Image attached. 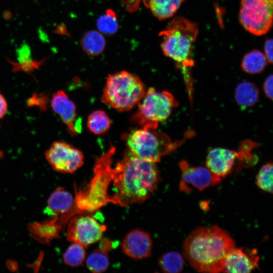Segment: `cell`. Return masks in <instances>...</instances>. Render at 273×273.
<instances>
[{
    "instance_id": "cell-5",
    "label": "cell",
    "mask_w": 273,
    "mask_h": 273,
    "mask_svg": "<svg viewBox=\"0 0 273 273\" xmlns=\"http://www.w3.org/2000/svg\"><path fill=\"white\" fill-rule=\"evenodd\" d=\"M158 126L147 124L131 130L126 137L127 150L140 159L156 163L183 143L172 142L165 133L157 130Z\"/></svg>"
},
{
    "instance_id": "cell-30",
    "label": "cell",
    "mask_w": 273,
    "mask_h": 273,
    "mask_svg": "<svg viewBox=\"0 0 273 273\" xmlns=\"http://www.w3.org/2000/svg\"><path fill=\"white\" fill-rule=\"evenodd\" d=\"M272 75H268L264 80L263 85V91L266 96L269 99H272Z\"/></svg>"
},
{
    "instance_id": "cell-7",
    "label": "cell",
    "mask_w": 273,
    "mask_h": 273,
    "mask_svg": "<svg viewBox=\"0 0 273 273\" xmlns=\"http://www.w3.org/2000/svg\"><path fill=\"white\" fill-rule=\"evenodd\" d=\"M138 104V110L131 120L142 126L146 124L158 125L159 122L170 116L178 103L170 92L150 87Z\"/></svg>"
},
{
    "instance_id": "cell-24",
    "label": "cell",
    "mask_w": 273,
    "mask_h": 273,
    "mask_svg": "<svg viewBox=\"0 0 273 273\" xmlns=\"http://www.w3.org/2000/svg\"><path fill=\"white\" fill-rule=\"evenodd\" d=\"M84 247L73 243L63 254V259L66 265L76 267L82 265L85 257Z\"/></svg>"
},
{
    "instance_id": "cell-27",
    "label": "cell",
    "mask_w": 273,
    "mask_h": 273,
    "mask_svg": "<svg viewBox=\"0 0 273 273\" xmlns=\"http://www.w3.org/2000/svg\"><path fill=\"white\" fill-rule=\"evenodd\" d=\"M43 60L32 61L29 60L23 62L16 63L12 62L14 70H22L25 71H31L33 69H36L43 63Z\"/></svg>"
},
{
    "instance_id": "cell-15",
    "label": "cell",
    "mask_w": 273,
    "mask_h": 273,
    "mask_svg": "<svg viewBox=\"0 0 273 273\" xmlns=\"http://www.w3.org/2000/svg\"><path fill=\"white\" fill-rule=\"evenodd\" d=\"M122 249L128 256L137 259L149 257L152 250V242L149 234L135 229L130 231L124 238Z\"/></svg>"
},
{
    "instance_id": "cell-17",
    "label": "cell",
    "mask_w": 273,
    "mask_h": 273,
    "mask_svg": "<svg viewBox=\"0 0 273 273\" xmlns=\"http://www.w3.org/2000/svg\"><path fill=\"white\" fill-rule=\"evenodd\" d=\"M259 91L252 82L244 81L237 86L235 92V98L237 103L242 108H249L258 101Z\"/></svg>"
},
{
    "instance_id": "cell-14",
    "label": "cell",
    "mask_w": 273,
    "mask_h": 273,
    "mask_svg": "<svg viewBox=\"0 0 273 273\" xmlns=\"http://www.w3.org/2000/svg\"><path fill=\"white\" fill-rule=\"evenodd\" d=\"M259 259L256 249L250 250L235 247L225 259L223 271L232 273L250 272L257 268Z\"/></svg>"
},
{
    "instance_id": "cell-34",
    "label": "cell",
    "mask_w": 273,
    "mask_h": 273,
    "mask_svg": "<svg viewBox=\"0 0 273 273\" xmlns=\"http://www.w3.org/2000/svg\"><path fill=\"white\" fill-rule=\"evenodd\" d=\"M113 244L110 240H105L101 244V249L108 252L112 248Z\"/></svg>"
},
{
    "instance_id": "cell-29",
    "label": "cell",
    "mask_w": 273,
    "mask_h": 273,
    "mask_svg": "<svg viewBox=\"0 0 273 273\" xmlns=\"http://www.w3.org/2000/svg\"><path fill=\"white\" fill-rule=\"evenodd\" d=\"M18 59L19 62H23L30 60L31 52L29 46L23 45L17 50Z\"/></svg>"
},
{
    "instance_id": "cell-20",
    "label": "cell",
    "mask_w": 273,
    "mask_h": 273,
    "mask_svg": "<svg viewBox=\"0 0 273 273\" xmlns=\"http://www.w3.org/2000/svg\"><path fill=\"white\" fill-rule=\"evenodd\" d=\"M268 63L264 54L259 51L253 50L244 56L241 67L245 72L255 74L262 72Z\"/></svg>"
},
{
    "instance_id": "cell-21",
    "label": "cell",
    "mask_w": 273,
    "mask_h": 273,
    "mask_svg": "<svg viewBox=\"0 0 273 273\" xmlns=\"http://www.w3.org/2000/svg\"><path fill=\"white\" fill-rule=\"evenodd\" d=\"M110 126V119L103 110L94 111L87 117V127L95 134L101 135L105 133L109 129Z\"/></svg>"
},
{
    "instance_id": "cell-10",
    "label": "cell",
    "mask_w": 273,
    "mask_h": 273,
    "mask_svg": "<svg viewBox=\"0 0 273 273\" xmlns=\"http://www.w3.org/2000/svg\"><path fill=\"white\" fill-rule=\"evenodd\" d=\"M106 226L100 223L94 217L79 214L73 216L67 229V239L85 248L100 241Z\"/></svg>"
},
{
    "instance_id": "cell-23",
    "label": "cell",
    "mask_w": 273,
    "mask_h": 273,
    "mask_svg": "<svg viewBox=\"0 0 273 273\" xmlns=\"http://www.w3.org/2000/svg\"><path fill=\"white\" fill-rule=\"evenodd\" d=\"M86 263L88 269L94 273L105 271L109 264L107 252L101 249L95 250L88 256Z\"/></svg>"
},
{
    "instance_id": "cell-35",
    "label": "cell",
    "mask_w": 273,
    "mask_h": 273,
    "mask_svg": "<svg viewBox=\"0 0 273 273\" xmlns=\"http://www.w3.org/2000/svg\"><path fill=\"white\" fill-rule=\"evenodd\" d=\"M7 266L10 270L13 271H15L18 268L16 262L12 260L7 261Z\"/></svg>"
},
{
    "instance_id": "cell-19",
    "label": "cell",
    "mask_w": 273,
    "mask_h": 273,
    "mask_svg": "<svg viewBox=\"0 0 273 273\" xmlns=\"http://www.w3.org/2000/svg\"><path fill=\"white\" fill-rule=\"evenodd\" d=\"M83 50L90 56H96L101 54L106 46V40L99 31L91 30L86 32L81 41Z\"/></svg>"
},
{
    "instance_id": "cell-6",
    "label": "cell",
    "mask_w": 273,
    "mask_h": 273,
    "mask_svg": "<svg viewBox=\"0 0 273 273\" xmlns=\"http://www.w3.org/2000/svg\"><path fill=\"white\" fill-rule=\"evenodd\" d=\"M115 148L111 146L96 161L94 176L86 188L76 192L75 212H93L108 203V190L110 181L109 168ZM74 212V213H75Z\"/></svg>"
},
{
    "instance_id": "cell-37",
    "label": "cell",
    "mask_w": 273,
    "mask_h": 273,
    "mask_svg": "<svg viewBox=\"0 0 273 273\" xmlns=\"http://www.w3.org/2000/svg\"><path fill=\"white\" fill-rule=\"evenodd\" d=\"M264 1H267V2H273V0H264Z\"/></svg>"
},
{
    "instance_id": "cell-32",
    "label": "cell",
    "mask_w": 273,
    "mask_h": 273,
    "mask_svg": "<svg viewBox=\"0 0 273 273\" xmlns=\"http://www.w3.org/2000/svg\"><path fill=\"white\" fill-rule=\"evenodd\" d=\"M264 55L268 63L272 62V40L268 39L266 40L264 44Z\"/></svg>"
},
{
    "instance_id": "cell-18",
    "label": "cell",
    "mask_w": 273,
    "mask_h": 273,
    "mask_svg": "<svg viewBox=\"0 0 273 273\" xmlns=\"http://www.w3.org/2000/svg\"><path fill=\"white\" fill-rule=\"evenodd\" d=\"M185 0H149L148 6L159 20L171 17Z\"/></svg>"
},
{
    "instance_id": "cell-33",
    "label": "cell",
    "mask_w": 273,
    "mask_h": 273,
    "mask_svg": "<svg viewBox=\"0 0 273 273\" xmlns=\"http://www.w3.org/2000/svg\"><path fill=\"white\" fill-rule=\"evenodd\" d=\"M8 110L7 101L4 96L0 93V119L4 118Z\"/></svg>"
},
{
    "instance_id": "cell-25",
    "label": "cell",
    "mask_w": 273,
    "mask_h": 273,
    "mask_svg": "<svg viewBox=\"0 0 273 273\" xmlns=\"http://www.w3.org/2000/svg\"><path fill=\"white\" fill-rule=\"evenodd\" d=\"M99 31L106 35L115 33L118 28V23L115 13L112 10H108L101 16L97 21Z\"/></svg>"
},
{
    "instance_id": "cell-31",
    "label": "cell",
    "mask_w": 273,
    "mask_h": 273,
    "mask_svg": "<svg viewBox=\"0 0 273 273\" xmlns=\"http://www.w3.org/2000/svg\"><path fill=\"white\" fill-rule=\"evenodd\" d=\"M149 0H126L125 4L128 11L133 12L137 10L141 2L148 6Z\"/></svg>"
},
{
    "instance_id": "cell-36",
    "label": "cell",
    "mask_w": 273,
    "mask_h": 273,
    "mask_svg": "<svg viewBox=\"0 0 273 273\" xmlns=\"http://www.w3.org/2000/svg\"><path fill=\"white\" fill-rule=\"evenodd\" d=\"M4 156V152L2 151H0V160L2 159Z\"/></svg>"
},
{
    "instance_id": "cell-13",
    "label": "cell",
    "mask_w": 273,
    "mask_h": 273,
    "mask_svg": "<svg viewBox=\"0 0 273 273\" xmlns=\"http://www.w3.org/2000/svg\"><path fill=\"white\" fill-rule=\"evenodd\" d=\"M244 155L239 151L216 147L209 150L206 159V166L215 176L222 180L232 170L237 159L243 161Z\"/></svg>"
},
{
    "instance_id": "cell-16",
    "label": "cell",
    "mask_w": 273,
    "mask_h": 273,
    "mask_svg": "<svg viewBox=\"0 0 273 273\" xmlns=\"http://www.w3.org/2000/svg\"><path fill=\"white\" fill-rule=\"evenodd\" d=\"M73 196L62 187L57 188L47 201L49 212L53 215L66 214L71 211L74 205Z\"/></svg>"
},
{
    "instance_id": "cell-9",
    "label": "cell",
    "mask_w": 273,
    "mask_h": 273,
    "mask_svg": "<svg viewBox=\"0 0 273 273\" xmlns=\"http://www.w3.org/2000/svg\"><path fill=\"white\" fill-rule=\"evenodd\" d=\"M52 168L61 173H71L82 166L84 156L79 150L62 141H55L45 152Z\"/></svg>"
},
{
    "instance_id": "cell-12",
    "label": "cell",
    "mask_w": 273,
    "mask_h": 273,
    "mask_svg": "<svg viewBox=\"0 0 273 273\" xmlns=\"http://www.w3.org/2000/svg\"><path fill=\"white\" fill-rule=\"evenodd\" d=\"M51 106L71 135H77L81 131V121L77 117L76 106L64 91L58 90L52 94Z\"/></svg>"
},
{
    "instance_id": "cell-4",
    "label": "cell",
    "mask_w": 273,
    "mask_h": 273,
    "mask_svg": "<svg viewBox=\"0 0 273 273\" xmlns=\"http://www.w3.org/2000/svg\"><path fill=\"white\" fill-rule=\"evenodd\" d=\"M146 92L145 84L139 76L121 71L108 75L101 101L118 111H129L140 102Z\"/></svg>"
},
{
    "instance_id": "cell-26",
    "label": "cell",
    "mask_w": 273,
    "mask_h": 273,
    "mask_svg": "<svg viewBox=\"0 0 273 273\" xmlns=\"http://www.w3.org/2000/svg\"><path fill=\"white\" fill-rule=\"evenodd\" d=\"M272 163H266L259 170L255 181L258 187L271 194L272 193Z\"/></svg>"
},
{
    "instance_id": "cell-11",
    "label": "cell",
    "mask_w": 273,
    "mask_h": 273,
    "mask_svg": "<svg viewBox=\"0 0 273 273\" xmlns=\"http://www.w3.org/2000/svg\"><path fill=\"white\" fill-rule=\"evenodd\" d=\"M181 170V179L180 182V191L191 192L190 186L199 191L219 184L221 179L215 176L206 167L191 166L186 161L179 163Z\"/></svg>"
},
{
    "instance_id": "cell-1",
    "label": "cell",
    "mask_w": 273,
    "mask_h": 273,
    "mask_svg": "<svg viewBox=\"0 0 273 273\" xmlns=\"http://www.w3.org/2000/svg\"><path fill=\"white\" fill-rule=\"evenodd\" d=\"M155 164L136 157L127 150L115 167L112 164L110 167L109 187L111 185L112 193L108 203L127 206L147 200L160 180Z\"/></svg>"
},
{
    "instance_id": "cell-8",
    "label": "cell",
    "mask_w": 273,
    "mask_h": 273,
    "mask_svg": "<svg viewBox=\"0 0 273 273\" xmlns=\"http://www.w3.org/2000/svg\"><path fill=\"white\" fill-rule=\"evenodd\" d=\"M272 3L264 0H241L239 19L242 25L256 35L267 32L272 25Z\"/></svg>"
},
{
    "instance_id": "cell-3",
    "label": "cell",
    "mask_w": 273,
    "mask_h": 273,
    "mask_svg": "<svg viewBox=\"0 0 273 273\" xmlns=\"http://www.w3.org/2000/svg\"><path fill=\"white\" fill-rule=\"evenodd\" d=\"M198 33L196 25L183 18L176 17L160 33L164 54L174 60L184 76L189 93H192L191 69L194 65L192 48Z\"/></svg>"
},
{
    "instance_id": "cell-2",
    "label": "cell",
    "mask_w": 273,
    "mask_h": 273,
    "mask_svg": "<svg viewBox=\"0 0 273 273\" xmlns=\"http://www.w3.org/2000/svg\"><path fill=\"white\" fill-rule=\"evenodd\" d=\"M235 247L230 235L214 225L197 229L185 240L184 254L192 266L199 272L222 271L225 259Z\"/></svg>"
},
{
    "instance_id": "cell-28",
    "label": "cell",
    "mask_w": 273,
    "mask_h": 273,
    "mask_svg": "<svg viewBox=\"0 0 273 273\" xmlns=\"http://www.w3.org/2000/svg\"><path fill=\"white\" fill-rule=\"evenodd\" d=\"M47 99L45 95H34L28 100L27 104L29 106L37 105L43 109L47 104Z\"/></svg>"
},
{
    "instance_id": "cell-22",
    "label": "cell",
    "mask_w": 273,
    "mask_h": 273,
    "mask_svg": "<svg viewBox=\"0 0 273 273\" xmlns=\"http://www.w3.org/2000/svg\"><path fill=\"white\" fill-rule=\"evenodd\" d=\"M159 265L163 271L168 273L180 272L184 267V259L177 252H169L162 255L159 259Z\"/></svg>"
}]
</instances>
